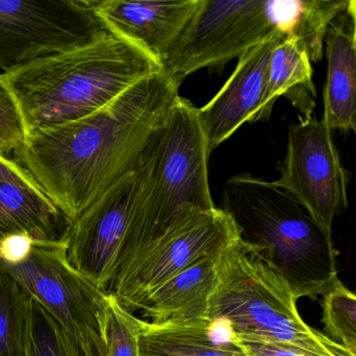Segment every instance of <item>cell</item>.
Wrapping results in <instances>:
<instances>
[{
    "label": "cell",
    "mask_w": 356,
    "mask_h": 356,
    "mask_svg": "<svg viewBox=\"0 0 356 356\" xmlns=\"http://www.w3.org/2000/svg\"><path fill=\"white\" fill-rule=\"evenodd\" d=\"M353 132H355V138H356V123H355V127H353Z\"/></svg>",
    "instance_id": "30"
},
{
    "label": "cell",
    "mask_w": 356,
    "mask_h": 356,
    "mask_svg": "<svg viewBox=\"0 0 356 356\" xmlns=\"http://www.w3.org/2000/svg\"><path fill=\"white\" fill-rule=\"evenodd\" d=\"M236 238V226L223 209L190 211L147 245L118 274L108 293L134 313L154 288L201 259L217 256Z\"/></svg>",
    "instance_id": "9"
},
{
    "label": "cell",
    "mask_w": 356,
    "mask_h": 356,
    "mask_svg": "<svg viewBox=\"0 0 356 356\" xmlns=\"http://www.w3.org/2000/svg\"><path fill=\"white\" fill-rule=\"evenodd\" d=\"M215 265L209 319L225 322L238 339L282 345L307 356H334L332 340L301 319L290 286L255 247L236 238Z\"/></svg>",
    "instance_id": "5"
},
{
    "label": "cell",
    "mask_w": 356,
    "mask_h": 356,
    "mask_svg": "<svg viewBox=\"0 0 356 356\" xmlns=\"http://www.w3.org/2000/svg\"><path fill=\"white\" fill-rule=\"evenodd\" d=\"M327 79L323 121L330 129L353 131L356 123V19L346 10L334 18L325 37Z\"/></svg>",
    "instance_id": "14"
},
{
    "label": "cell",
    "mask_w": 356,
    "mask_h": 356,
    "mask_svg": "<svg viewBox=\"0 0 356 356\" xmlns=\"http://www.w3.org/2000/svg\"><path fill=\"white\" fill-rule=\"evenodd\" d=\"M236 342L246 356H307L289 347L264 341L236 338Z\"/></svg>",
    "instance_id": "27"
},
{
    "label": "cell",
    "mask_w": 356,
    "mask_h": 356,
    "mask_svg": "<svg viewBox=\"0 0 356 356\" xmlns=\"http://www.w3.org/2000/svg\"><path fill=\"white\" fill-rule=\"evenodd\" d=\"M31 297L0 270V356H25Z\"/></svg>",
    "instance_id": "20"
},
{
    "label": "cell",
    "mask_w": 356,
    "mask_h": 356,
    "mask_svg": "<svg viewBox=\"0 0 356 356\" xmlns=\"http://www.w3.org/2000/svg\"><path fill=\"white\" fill-rule=\"evenodd\" d=\"M199 1L96 0V10L113 33L139 46L161 65L190 22Z\"/></svg>",
    "instance_id": "13"
},
{
    "label": "cell",
    "mask_w": 356,
    "mask_h": 356,
    "mask_svg": "<svg viewBox=\"0 0 356 356\" xmlns=\"http://www.w3.org/2000/svg\"><path fill=\"white\" fill-rule=\"evenodd\" d=\"M322 322L330 340L356 346V294L342 282L324 296Z\"/></svg>",
    "instance_id": "22"
},
{
    "label": "cell",
    "mask_w": 356,
    "mask_h": 356,
    "mask_svg": "<svg viewBox=\"0 0 356 356\" xmlns=\"http://www.w3.org/2000/svg\"><path fill=\"white\" fill-rule=\"evenodd\" d=\"M217 256L201 259L173 276L146 295L136 311L154 323L209 319V302L217 286Z\"/></svg>",
    "instance_id": "16"
},
{
    "label": "cell",
    "mask_w": 356,
    "mask_h": 356,
    "mask_svg": "<svg viewBox=\"0 0 356 356\" xmlns=\"http://www.w3.org/2000/svg\"><path fill=\"white\" fill-rule=\"evenodd\" d=\"M35 240L24 233L13 234L0 240V261L18 265L31 254Z\"/></svg>",
    "instance_id": "25"
},
{
    "label": "cell",
    "mask_w": 356,
    "mask_h": 356,
    "mask_svg": "<svg viewBox=\"0 0 356 356\" xmlns=\"http://www.w3.org/2000/svg\"><path fill=\"white\" fill-rule=\"evenodd\" d=\"M347 10L353 15L356 19V0H351L348 1V6H347Z\"/></svg>",
    "instance_id": "29"
},
{
    "label": "cell",
    "mask_w": 356,
    "mask_h": 356,
    "mask_svg": "<svg viewBox=\"0 0 356 356\" xmlns=\"http://www.w3.org/2000/svg\"><path fill=\"white\" fill-rule=\"evenodd\" d=\"M25 356H79L58 322L35 299H29Z\"/></svg>",
    "instance_id": "21"
},
{
    "label": "cell",
    "mask_w": 356,
    "mask_h": 356,
    "mask_svg": "<svg viewBox=\"0 0 356 356\" xmlns=\"http://www.w3.org/2000/svg\"><path fill=\"white\" fill-rule=\"evenodd\" d=\"M178 89L163 71L149 75L93 114L29 132L14 160L72 223L133 171L179 96Z\"/></svg>",
    "instance_id": "1"
},
{
    "label": "cell",
    "mask_w": 356,
    "mask_h": 356,
    "mask_svg": "<svg viewBox=\"0 0 356 356\" xmlns=\"http://www.w3.org/2000/svg\"><path fill=\"white\" fill-rule=\"evenodd\" d=\"M221 208L238 238L259 251L297 300L325 296L340 284L332 232L275 181L234 176L224 186Z\"/></svg>",
    "instance_id": "4"
},
{
    "label": "cell",
    "mask_w": 356,
    "mask_h": 356,
    "mask_svg": "<svg viewBox=\"0 0 356 356\" xmlns=\"http://www.w3.org/2000/svg\"><path fill=\"white\" fill-rule=\"evenodd\" d=\"M211 154L198 108L178 96L136 163L135 200L116 277L182 215L215 208L207 171Z\"/></svg>",
    "instance_id": "3"
},
{
    "label": "cell",
    "mask_w": 356,
    "mask_h": 356,
    "mask_svg": "<svg viewBox=\"0 0 356 356\" xmlns=\"http://www.w3.org/2000/svg\"><path fill=\"white\" fill-rule=\"evenodd\" d=\"M110 33L96 0H0V69L10 72Z\"/></svg>",
    "instance_id": "8"
},
{
    "label": "cell",
    "mask_w": 356,
    "mask_h": 356,
    "mask_svg": "<svg viewBox=\"0 0 356 356\" xmlns=\"http://www.w3.org/2000/svg\"><path fill=\"white\" fill-rule=\"evenodd\" d=\"M160 71L141 47L110 33L3 75L31 132L93 114Z\"/></svg>",
    "instance_id": "2"
},
{
    "label": "cell",
    "mask_w": 356,
    "mask_h": 356,
    "mask_svg": "<svg viewBox=\"0 0 356 356\" xmlns=\"http://www.w3.org/2000/svg\"><path fill=\"white\" fill-rule=\"evenodd\" d=\"M140 356H246L222 320L154 323L140 319Z\"/></svg>",
    "instance_id": "15"
},
{
    "label": "cell",
    "mask_w": 356,
    "mask_h": 356,
    "mask_svg": "<svg viewBox=\"0 0 356 356\" xmlns=\"http://www.w3.org/2000/svg\"><path fill=\"white\" fill-rule=\"evenodd\" d=\"M0 270L52 316L77 355L110 356L111 294L69 263L64 242H35L24 261H0Z\"/></svg>",
    "instance_id": "6"
},
{
    "label": "cell",
    "mask_w": 356,
    "mask_h": 356,
    "mask_svg": "<svg viewBox=\"0 0 356 356\" xmlns=\"http://www.w3.org/2000/svg\"><path fill=\"white\" fill-rule=\"evenodd\" d=\"M280 171L275 183L332 232L334 219L348 206V177L323 119L300 116L291 125Z\"/></svg>",
    "instance_id": "10"
},
{
    "label": "cell",
    "mask_w": 356,
    "mask_h": 356,
    "mask_svg": "<svg viewBox=\"0 0 356 356\" xmlns=\"http://www.w3.org/2000/svg\"><path fill=\"white\" fill-rule=\"evenodd\" d=\"M136 187L134 167L73 221L65 235L69 263L108 292L116 278Z\"/></svg>",
    "instance_id": "11"
},
{
    "label": "cell",
    "mask_w": 356,
    "mask_h": 356,
    "mask_svg": "<svg viewBox=\"0 0 356 356\" xmlns=\"http://www.w3.org/2000/svg\"><path fill=\"white\" fill-rule=\"evenodd\" d=\"M288 37L298 42L311 62L323 58L328 27L344 12L348 1L334 0H291Z\"/></svg>",
    "instance_id": "19"
},
{
    "label": "cell",
    "mask_w": 356,
    "mask_h": 356,
    "mask_svg": "<svg viewBox=\"0 0 356 356\" xmlns=\"http://www.w3.org/2000/svg\"><path fill=\"white\" fill-rule=\"evenodd\" d=\"M139 334V318L125 309L116 297L111 294L108 319V355L140 356Z\"/></svg>",
    "instance_id": "23"
},
{
    "label": "cell",
    "mask_w": 356,
    "mask_h": 356,
    "mask_svg": "<svg viewBox=\"0 0 356 356\" xmlns=\"http://www.w3.org/2000/svg\"><path fill=\"white\" fill-rule=\"evenodd\" d=\"M330 347L334 356H356V346L344 347L332 340Z\"/></svg>",
    "instance_id": "28"
},
{
    "label": "cell",
    "mask_w": 356,
    "mask_h": 356,
    "mask_svg": "<svg viewBox=\"0 0 356 356\" xmlns=\"http://www.w3.org/2000/svg\"><path fill=\"white\" fill-rule=\"evenodd\" d=\"M277 41L266 42L243 54L225 85L198 109L209 152L232 137L245 123H254L265 95L270 56Z\"/></svg>",
    "instance_id": "12"
},
{
    "label": "cell",
    "mask_w": 356,
    "mask_h": 356,
    "mask_svg": "<svg viewBox=\"0 0 356 356\" xmlns=\"http://www.w3.org/2000/svg\"><path fill=\"white\" fill-rule=\"evenodd\" d=\"M0 181L24 186L44 194L33 177L21 165L14 159H8L2 155H0Z\"/></svg>",
    "instance_id": "26"
},
{
    "label": "cell",
    "mask_w": 356,
    "mask_h": 356,
    "mask_svg": "<svg viewBox=\"0 0 356 356\" xmlns=\"http://www.w3.org/2000/svg\"><path fill=\"white\" fill-rule=\"evenodd\" d=\"M29 131L16 98L6 83L3 73L0 75V155L8 156L25 144Z\"/></svg>",
    "instance_id": "24"
},
{
    "label": "cell",
    "mask_w": 356,
    "mask_h": 356,
    "mask_svg": "<svg viewBox=\"0 0 356 356\" xmlns=\"http://www.w3.org/2000/svg\"><path fill=\"white\" fill-rule=\"evenodd\" d=\"M280 96H284L300 112V116H313L317 90L312 62L307 52L293 38L280 40L272 50L265 95L254 123L270 118Z\"/></svg>",
    "instance_id": "17"
},
{
    "label": "cell",
    "mask_w": 356,
    "mask_h": 356,
    "mask_svg": "<svg viewBox=\"0 0 356 356\" xmlns=\"http://www.w3.org/2000/svg\"><path fill=\"white\" fill-rule=\"evenodd\" d=\"M70 224L44 194L0 181V240L24 233L35 242H64Z\"/></svg>",
    "instance_id": "18"
},
{
    "label": "cell",
    "mask_w": 356,
    "mask_h": 356,
    "mask_svg": "<svg viewBox=\"0 0 356 356\" xmlns=\"http://www.w3.org/2000/svg\"><path fill=\"white\" fill-rule=\"evenodd\" d=\"M280 39L284 38L273 0H200L161 66L180 86L195 71L223 66L261 44Z\"/></svg>",
    "instance_id": "7"
}]
</instances>
